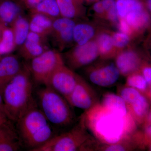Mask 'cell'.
Here are the masks:
<instances>
[{"label": "cell", "instance_id": "6da1fadb", "mask_svg": "<svg viewBox=\"0 0 151 151\" xmlns=\"http://www.w3.org/2000/svg\"><path fill=\"white\" fill-rule=\"evenodd\" d=\"M32 77L29 65L23 64L17 74L2 92L6 117L16 122L30 108L36 105L33 97Z\"/></svg>", "mask_w": 151, "mask_h": 151}, {"label": "cell", "instance_id": "7a4b0ae2", "mask_svg": "<svg viewBox=\"0 0 151 151\" xmlns=\"http://www.w3.org/2000/svg\"><path fill=\"white\" fill-rule=\"evenodd\" d=\"M16 123L22 144L30 151L42 145L54 137L49 122L36 105L30 108Z\"/></svg>", "mask_w": 151, "mask_h": 151}, {"label": "cell", "instance_id": "3957f363", "mask_svg": "<svg viewBox=\"0 0 151 151\" xmlns=\"http://www.w3.org/2000/svg\"><path fill=\"white\" fill-rule=\"evenodd\" d=\"M85 115L71 130L54 136L42 145L32 151L96 150L98 143L87 132Z\"/></svg>", "mask_w": 151, "mask_h": 151}, {"label": "cell", "instance_id": "277c9868", "mask_svg": "<svg viewBox=\"0 0 151 151\" xmlns=\"http://www.w3.org/2000/svg\"><path fill=\"white\" fill-rule=\"evenodd\" d=\"M37 97L40 110L49 123L57 127L71 125L75 119L71 106L67 100L49 86L39 90Z\"/></svg>", "mask_w": 151, "mask_h": 151}, {"label": "cell", "instance_id": "5b68a950", "mask_svg": "<svg viewBox=\"0 0 151 151\" xmlns=\"http://www.w3.org/2000/svg\"><path fill=\"white\" fill-rule=\"evenodd\" d=\"M30 61L29 67L32 78L45 86L55 70L65 63L63 57L55 50L48 49Z\"/></svg>", "mask_w": 151, "mask_h": 151}, {"label": "cell", "instance_id": "8992f818", "mask_svg": "<svg viewBox=\"0 0 151 151\" xmlns=\"http://www.w3.org/2000/svg\"><path fill=\"white\" fill-rule=\"evenodd\" d=\"M99 52L94 39L82 45H76L65 54L68 67L72 70L92 64L98 58Z\"/></svg>", "mask_w": 151, "mask_h": 151}, {"label": "cell", "instance_id": "52a82bcc", "mask_svg": "<svg viewBox=\"0 0 151 151\" xmlns=\"http://www.w3.org/2000/svg\"><path fill=\"white\" fill-rule=\"evenodd\" d=\"M79 76L64 63L55 70L45 86L50 87L67 100L75 88Z\"/></svg>", "mask_w": 151, "mask_h": 151}, {"label": "cell", "instance_id": "ba28073f", "mask_svg": "<svg viewBox=\"0 0 151 151\" xmlns=\"http://www.w3.org/2000/svg\"><path fill=\"white\" fill-rule=\"evenodd\" d=\"M67 101L72 107L80 108L86 112L99 104V99L95 90L80 76Z\"/></svg>", "mask_w": 151, "mask_h": 151}, {"label": "cell", "instance_id": "9c48e42d", "mask_svg": "<svg viewBox=\"0 0 151 151\" xmlns=\"http://www.w3.org/2000/svg\"><path fill=\"white\" fill-rule=\"evenodd\" d=\"M76 24L74 20L62 17L53 21L49 36L60 51H62L74 42L73 30Z\"/></svg>", "mask_w": 151, "mask_h": 151}, {"label": "cell", "instance_id": "30bf717a", "mask_svg": "<svg viewBox=\"0 0 151 151\" xmlns=\"http://www.w3.org/2000/svg\"><path fill=\"white\" fill-rule=\"evenodd\" d=\"M120 76L119 69L113 63L99 64L91 68L88 72L90 82L101 87L113 86L119 80Z\"/></svg>", "mask_w": 151, "mask_h": 151}, {"label": "cell", "instance_id": "8fae6325", "mask_svg": "<svg viewBox=\"0 0 151 151\" xmlns=\"http://www.w3.org/2000/svg\"><path fill=\"white\" fill-rule=\"evenodd\" d=\"M115 65L121 75L127 77L137 71L146 59L139 52L132 48H126L119 52L115 57Z\"/></svg>", "mask_w": 151, "mask_h": 151}, {"label": "cell", "instance_id": "7c38bea8", "mask_svg": "<svg viewBox=\"0 0 151 151\" xmlns=\"http://www.w3.org/2000/svg\"><path fill=\"white\" fill-rule=\"evenodd\" d=\"M46 38L30 31L24 43L19 47V54L26 60H31L47 50Z\"/></svg>", "mask_w": 151, "mask_h": 151}, {"label": "cell", "instance_id": "4fadbf2b", "mask_svg": "<svg viewBox=\"0 0 151 151\" xmlns=\"http://www.w3.org/2000/svg\"><path fill=\"white\" fill-rule=\"evenodd\" d=\"M23 64L17 55L10 54L1 57L0 92L1 94L6 84L19 72Z\"/></svg>", "mask_w": 151, "mask_h": 151}, {"label": "cell", "instance_id": "5bb4252c", "mask_svg": "<svg viewBox=\"0 0 151 151\" xmlns=\"http://www.w3.org/2000/svg\"><path fill=\"white\" fill-rule=\"evenodd\" d=\"M22 145L16 128L7 119L0 126V151H18Z\"/></svg>", "mask_w": 151, "mask_h": 151}, {"label": "cell", "instance_id": "9a60e30c", "mask_svg": "<svg viewBox=\"0 0 151 151\" xmlns=\"http://www.w3.org/2000/svg\"><path fill=\"white\" fill-rule=\"evenodd\" d=\"M24 10L15 0H0V25L10 26Z\"/></svg>", "mask_w": 151, "mask_h": 151}, {"label": "cell", "instance_id": "2e32d148", "mask_svg": "<svg viewBox=\"0 0 151 151\" xmlns=\"http://www.w3.org/2000/svg\"><path fill=\"white\" fill-rule=\"evenodd\" d=\"M60 16L72 19L80 18L86 13L84 3L81 0H56Z\"/></svg>", "mask_w": 151, "mask_h": 151}, {"label": "cell", "instance_id": "e0dca14e", "mask_svg": "<svg viewBox=\"0 0 151 151\" xmlns=\"http://www.w3.org/2000/svg\"><path fill=\"white\" fill-rule=\"evenodd\" d=\"M123 19L130 26L135 37L145 31L150 24V15L147 9L130 13Z\"/></svg>", "mask_w": 151, "mask_h": 151}, {"label": "cell", "instance_id": "ac0fdd59", "mask_svg": "<svg viewBox=\"0 0 151 151\" xmlns=\"http://www.w3.org/2000/svg\"><path fill=\"white\" fill-rule=\"evenodd\" d=\"M97 44L99 58L103 60L115 58L118 54L113 45L111 32H98L94 38Z\"/></svg>", "mask_w": 151, "mask_h": 151}, {"label": "cell", "instance_id": "d6986e66", "mask_svg": "<svg viewBox=\"0 0 151 151\" xmlns=\"http://www.w3.org/2000/svg\"><path fill=\"white\" fill-rule=\"evenodd\" d=\"M100 106L122 118H127L128 111L124 100L118 94L108 92L103 95Z\"/></svg>", "mask_w": 151, "mask_h": 151}, {"label": "cell", "instance_id": "ffe728a7", "mask_svg": "<svg viewBox=\"0 0 151 151\" xmlns=\"http://www.w3.org/2000/svg\"><path fill=\"white\" fill-rule=\"evenodd\" d=\"M149 98L142 94L134 102L127 106L128 113L139 125H142L151 112Z\"/></svg>", "mask_w": 151, "mask_h": 151}, {"label": "cell", "instance_id": "44dd1931", "mask_svg": "<svg viewBox=\"0 0 151 151\" xmlns=\"http://www.w3.org/2000/svg\"><path fill=\"white\" fill-rule=\"evenodd\" d=\"M53 20L38 14H31L29 19L30 31L47 38L51 32Z\"/></svg>", "mask_w": 151, "mask_h": 151}, {"label": "cell", "instance_id": "7402d4cb", "mask_svg": "<svg viewBox=\"0 0 151 151\" xmlns=\"http://www.w3.org/2000/svg\"><path fill=\"white\" fill-rule=\"evenodd\" d=\"M13 32L16 47H19L27 38L30 32L29 19L20 15L10 25Z\"/></svg>", "mask_w": 151, "mask_h": 151}, {"label": "cell", "instance_id": "603a6c76", "mask_svg": "<svg viewBox=\"0 0 151 151\" xmlns=\"http://www.w3.org/2000/svg\"><path fill=\"white\" fill-rule=\"evenodd\" d=\"M98 32L94 26L90 24H76L73 30V41L77 45H84L94 39Z\"/></svg>", "mask_w": 151, "mask_h": 151}, {"label": "cell", "instance_id": "cb8c5ba5", "mask_svg": "<svg viewBox=\"0 0 151 151\" xmlns=\"http://www.w3.org/2000/svg\"><path fill=\"white\" fill-rule=\"evenodd\" d=\"M29 11L30 14H40L53 20L61 17L56 0H42Z\"/></svg>", "mask_w": 151, "mask_h": 151}, {"label": "cell", "instance_id": "d4e9b609", "mask_svg": "<svg viewBox=\"0 0 151 151\" xmlns=\"http://www.w3.org/2000/svg\"><path fill=\"white\" fill-rule=\"evenodd\" d=\"M116 1L119 19L124 18L130 13L148 10L145 0H116Z\"/></svg>", "mask_w": 151, "mask_h": 151}, {"label": "cell", "instance_id": "484cf974", "mask_svg": "<svg viewBox=\"0 0 151 151\" xmlns=\"http://www.w3.org/2000/svg\"><path fill=\"white\" fill-rule=\"evenodd\" d=\"M0 55L2 56L10 54L16 47L13 32L10 27L2 25H0Z\"/></svg>", "mask_w": 151, "mask_h": 151}, {"label": "cell", "instance_id": "4316f807", "mask_svg": "<svg viewBox=\"0 0 151 151\" xmlns=\"http://www.w3.org/2000/svg\"><path fill=\"white\" fill-rule=\"evenodd\" d=\"M125 85L137 89L151 100V87L149 86L139 70L127 76Z\"/></svg>", "mask_w": 151, "mask_h": 151}, {"label": "cell", "instance_id": "83f0119b", "mask_svg": "<svg viewBox=\"0 0 151 151\" xmlns=\"http://www.w3.org/2000/svg\"><path fill=\"white\" fill-rule=\"evenodd\" d=\"M106 15L107 20L117 27L119 17L116 8V0H101Z\"/></svg>", "mask_w": 151, "mask_h": 151}, {"label": "cell", "instance_id": "f1b7e54d", "mask_svg": "<svg viewBox=\"0 0 151 151\" xmlns=\"http://www.w3.org/2000/svg\"><path fill=\"white\" fill-rule=\"evenodd\" d=\"M113 45L118 53L127 48L132 38L129 36L120 31L111 32Z\"/></svg>", "mask_w": 151, "mask_h": 151}, {"label": "cell", "instance_id": "f546056e", "mask_svg": "<svg viewBox=\"0 0 151 151\" xmlns=\"http://www.w3.org/2000/svg\"><path fill=\"white\" fill-rule=\"evenodd\" d=\"M142 94L137 89L125 85L119 89L118 94L124 100L127 106L134 102Z\"/></svg>", "mask_w": 151, "mask_h": 151}, {"label": "cell", "instance_id": "4dcf8cb0", "mask_svg": "<svg viewBox=\"0 0 151 151\" xmlns=\"http://www.w3.org/2000/svg\"><path fill=\"white\" fill-rule=\"evenodd\" d=\"M139 70L149 86L151 87V67L150 63L146 60H145Z\"/></svg>", "mask_w": 151, "mask_h": 151}, {"label": "cell", "instance_id": "1f68e13d", "mask_svg": "<svg viewBox=\"0 0 151 151\" xmlns=\"http://www.w3.org/2000/svg\"><path fill=\"white\" fill-rule=\"evenodd\" d=\"M92 9L97 17L102 19L107 20L106 13L101 0H97L94 2L92 6Z\"/></svg>", "mask_w": 151, "mask_h": 151}, {"label": "cell", "instance_id": "d6a6232c", "mask_svg": "<svg viewBox=\"0 0 151 151\" xmlns=\"http://www.w3.org/2000/svg\"><path fill=\"white\" fill-rule=\"evenodd\" d=\"M117 27L119 28V31L128 35L132 39L135 37L134 33L133 32L132 28L124 19H119V23Z\"/></svg>", "mask_w": 151, "mask_h": 151}, {"label": "cell", "instance_id": "836d02e7", "mask_svg": "<svg viewBox=\"0 0 151 151\" xmlns=\"http://www.w3.org/2000/svg\"><path fill=\"white\" fill-rule=\"evenodd\" d=\"M24 9L29 10L39 4L42 0H15Z\"/></svg>", "mask_w": 151, "mask_h": 151}, {"label": "cell", "instance_id": "e575fe53", "mask_svg": "<svg viewBox=\"0 0 151 151\" xmlns=\"http://www.w3.org/2000/svg\"><path fill=\"white\" fill-rule=\"evenodd\" d=\"M0 114L5 116L6 117L5 113L4 107L3 96L1 92H0Z\"/></svg>", "mask_w": 151, "mask_h": 151}, {"label": "cell", "instance_id": "d590c367", "mask_svg": "<svg viewBox=\"0 0 151 151\" xmlns=\"http://www.w3.org/2000/svg\"><path fill=\"white\" fill-rule=\"evenodd\" d=\"M145 1L147 8V9L150 12L151 9V0H145Z\"/></svg>", "mask_w": 151, "mask_h": 151}, {"label": "cell", "instance_id": "8d00e7d4", "mask_svg": "<svg viewBox=\"0 0 151 151\" xmlns=\"http://www.w3.org/2000/svg\"><path fill=\"white\" fill-rule=\"evenodd\" d=\"M84 3H94V2L97 1V0H81Z\"/></svg>", "mask_w": 151, "mask_h": 151}, {"label": "cell", "instance_id": "74e56055", "mask_svg": "<svg viewBox=\"0 0 151 151\" xmlns=\"http://www.w3.org/2000/svg\"><path fill=\"white\" fill-rule=\"evenodd\" d=\"M8 119L5 116L0 114V119Z\"/></svg>", "mask_w": 151, "mask_h": 151}, {"label": "cell", "instance_id": "f35d334b", "mask_svg": "<svg viewBox=\"0 0 151 151\" xmlns=\"http://www.w3.org/2000/svg\"><path fill=\"white\" fill-rule=\"evenodd\" d=\"M8 119H0V126L2 124H3L4 122H5Z\"/></svg>", "mask_w": 151, "mask_h": 151}, {"label": "cell", "instance_id": "ab89813d", "mask_svg": "<svg viewBox=\"0 0 151 151\" xmlns=\"http://www.w3.org/2000/svg\"><path fill=\"white\" fill-rule=\"evenodd\" d=\"M1 26H0V36H1Z\"/></svg>", "mask_w": 151, "mask_h": 151}, {"label": "cell", "instance_id": "60d3db41", "mask_svg": "<svg viewBox=\"0 0 151 151\" xmlns=\"http://www.w3.org/2000/svg\"><path fill=\"white\" fill-rule=\"evenodd\" d=\"M1 55H0V58H1Z\"/></svg>", "mask_w": 151, "mask_h": 151}]
</instances>
